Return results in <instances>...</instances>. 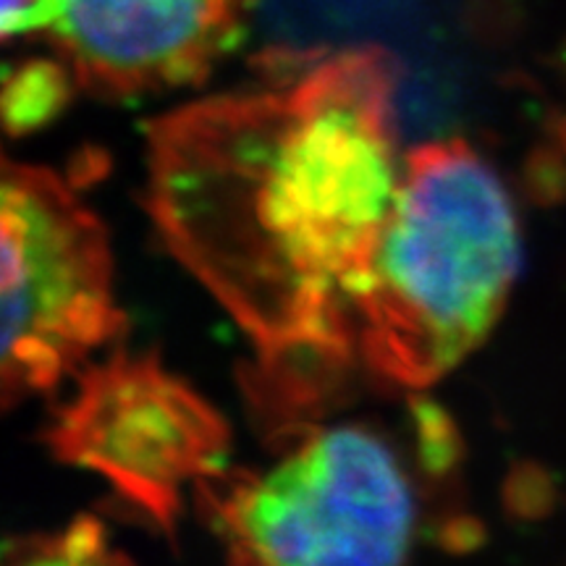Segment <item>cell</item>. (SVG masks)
<instances>
[{
  "label": "cell",
  "instance_id": "ba28073f",
  "mask_svg": "<svg viewBox=\"0 0 566 566\" xmlns=\"http://www.w3.org/2000/svg\"><path fill=\"white\" fill-rule=\"evenodd\" d=\"M3 566H137L111 543L108 530L80 516L53 533H34L6 546Z\"/></svg>",
  "mask_w": 566,
  "mask_h": 566
},
{
  "label": "cell",
  "instance_id": "7a4b0ae2",
  "mask_svg": "<svg viewBox=\"0 0 566 566\" xmlns=\"http://www.w3.org/2000/svg\"><path fill=\"white\" fill-rule=\"evenodd\" d=\"M520 265V218L491 163L464 139L415 147L354 304L359 365L396 391L438 384L504 315Z\"/></svg>",
  "mask_w": 566,
  "mask_h": 566
},
{
  "label": "cell",
  "instance_id": "52a82bcc",
  "mask_svg": "<svg viewBox=\"0 0 566 566\" xmlns=\"http://www.w3.org/2000/svg\"><path fill=\"white\" fill-rule=\"evenodd\" d=\"M76 76L66 61L30 59L21 61L6 76L0 113L11 137L40 132L61 116L74 95Z\"/></svg>",
  "mask_w": 566,
  "mask_h": 566
},
{
  "label": "cell",
  "instance_id": "3957f363",
  "mask_svg": "<svg viewBox=\"0 0 566 566\" xmlns=\"http://www.w3.org/2000/svg\"><path fill=\"white\" fill-rule=\"evenodd\" d=\"M260 470L205 480L197 501L231 566H407L420 488L394 438L370 422H300Z\"/></svg>",
  "mask_w": 566,
  "mask_h": 566
},
{
  "label": "cell",
  "instance_id": "277c9868",
  "mask_svg": "<svg viewBox=\"0 0 566 566\" xmlns=\"http://www.w3.org/2000/svg\"><path fill=\"white\" fill-rule=\"evenodd\" d=\"M0 396L13 407L80 375L122 336L108 231L51 168L3 163Z\"/></svg>",
  "mask_w": 566,
  "mask_h": 566
},
{
  "label": "cell",
  "instance_id": "8992f818",
  "mask_svg": "<svg viewBox=\"0 0 566 566\" xmlns=\"http://www.w3.org/2000/svg\"><path fill=\"white\" fill-rule=\"evenodd\" d=\"M254 0H34L24 34L51 40L97 97L187 87L242 40Z\"/></svg>",
  "mask_w": 566,
  "mask_h": 566
},
{
  "label": "cell",
  "instance_id": "9c48e42d",
  "mask_svg": "<svg viewBox=\"0 0 566 566\" xmlns=\"http://www.w3.org/2000/svg\"><path fill=\"white\" fill-rule=\"evenodd\" d=\"M34 0H3V13H0V27L3 38L11 40L13 34H24L27 13L32 11Z\"/></svg>",
  "mask_w": 566,
  "mask_h": 566
},
{
  "label": "cell",
  "instance_id": "6da1fadb",
  "mask_svg": "<svg viewBox=\"0 0 566 566\" xmlns=\"http://www.w3.org/2000/svg\"><path fill=\"white\" fill-rule=\"evenodd\" d=\"M273 84L184 105L147 132V210L258 354L273 430L310 420L359 363L354 304L399 192L396 61L273 53Z\"/></svg>",
  "mask_w": 566,
  "mask_h": 566
},
{
  "label": "cell",
  "instance_id": "5b68a950",
  "mask_svg": "<svg viewBox=\"0 0 566 566\" xmlns=\"http://www.w3.org/2000/svg\"><path fill=\"white\" fill-rule=\"evenodd\" d=\"M45 443L174 535L187 488L226 470L231 436L223 415L158 357L113 352L76 375Z\"/></svg>",
  "mask_w": 566,
  "mask_h": 566
}]
</instances>
